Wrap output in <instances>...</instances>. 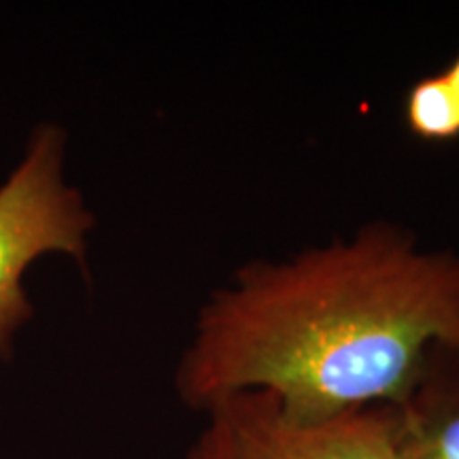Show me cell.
<instances>
[{
    "label": "cell",
    "instance_id": "7a4b0ae2",
    "mask_svg": "<svg viewBox=\"0 0 459 459\" xmlns=\"http://www.w3.org/2000/svg\"><path fill=\"white\" fill-rule=\"evenodd\" d=\"M206 428L187 459H402L394 406L302 421L262 389L230 394L204 409Z\"/></svg>",
    "mask_w": 459,
    "mask_h": 459
},
{
    "label": "cell",
    "instance_id": "6da1fadb",
    "mask_svg": "<svg viewBox=\"0 0 459 459\" xmlns=\"http://www.w3.org/2000/svg\"><path fill=\"white\" fill-rule=\"evenodd\" d=\"M438 344L459 347V254L389 221L245 264L198 317L177 387L194 409L262 389L324 421L400 404Z\"/></svg>",
    "mask_w": 459,
    "mask_h": 459
},
{
    "label": "cell",
    "instance_id": "5b68a950",
    "mask_svg": "<svg viewBox=\"0 0 459 459\" xmlns=\"http://www.w3.org/2000/svg\"><path fill=\"white\" fill-rule=\"evenodd\" d=\"M404 122L411 134L428 143L459 139V105L443 71L421 77L404 99Z\"/></svg>",
    "mask_w": 459,
    "mask_h": 459
},
{
    "label": "cell",
    "instance_id": "8992f818",
    "mask_svg": "<svg viewBox=\"0 0 459 459\" xmlns=\"http://www.w3.org/2000/svg\"><path fill=\"white\" fill-rule=\"evenodd\" d=\"M443 74H445L446 83H449L453 96H455V100H457V105H459V49H457L455 57H453V60H451V65L443 71Z\"/></svg>",
    "mask_w": 459,
    "mask_h": 459
},
{
    "label": "cell",
    "instance_id": "277c9868",
    "mask_svg": "<svg viewBox=\"0 0 459 459\" xmlns=\"http://www.w3.org/2000/svg\"><path fill=\"white\" fill-rule=\"evenodd\" d=\"M394 409L402 459H459V347H434Z\"/></svg>",
    "mask_w": 459,
    "mask_h": 459
},
{
    "label": "cell",
    "instance_id": "3957f363",
    "mask_svg": "<svg viewBox=\"0 0 459 459\" xmlns=\"http://www.w3.org/2000/svg\"><path fill=\"white\" fill-rule=\"evenodd\" d=\"M65 136L45 126L34 134L30 152L0 187V355L11 336L32 315L22 290V273L34 257L65 251L83 262L91 215L82 196L62 183Z\"/></svg>",
    "mask_w": 459,
    "mask_h": 459
}]
</instances>
